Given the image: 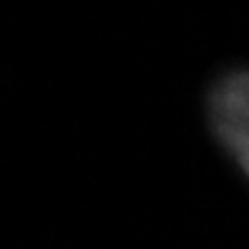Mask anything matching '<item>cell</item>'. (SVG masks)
<instances>
[{
  "label": "cell",
  "instance_id": "1",
  "mask_svg": "<svg viewBox=\"0 0 249 249\" xmlns=\"http://www.w3.org/2000/svg\"><path fill=\"white\" fill-rule=\"evenodd\" d=\"M210 120L222 145L249 176V71L229 74L214 86Z\"/></svg>",
  "mask_w": 249,
  "mask_h": 249
}]
</instances>
